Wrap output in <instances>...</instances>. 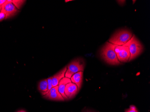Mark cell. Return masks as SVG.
<instances>
[{
	"instance_id": "1",
	"label": "cell",
	"mask_w": 150,
	"mask_h": 112,
	"mask_svg": "<svg viewBox=\"0 0 150 112\" xmlns=\"http://www.w3.org/2000/svg\"><path fill=\"white\" fill-rule=\"evenodd\" d=\"M116 45L107 42L100 51L101 58L107 63L111 65H118L121 63L119 61L115 51Z\"/></svg>"
},
{
	"instance_id": "2",
	"label": "cell",
	"mask_w": 150,
	"mask_h": 112,
	"mask_svg": "<svg viewBox=\"0 0 150 112\" xmlns=\"http://www.w3.org/2000/svg\"><path fill=\"white\" fill-rule=\"evenodd\" d=\"M133 36V33L130 31L122 29L115 32L108 42L115 45L121 46L126 44Z\"/></svg>"
},
{
	"instance_id": "3",
	"label": "cell",
	"mask_w": 150,
	"mask_h": 112,
	"mask_svg": "<svg viewBox=\"0 0 150 112\" xmlns=\"http://www.w3.org/2000/svg\"><path fill=\"white\" fill-rule=\"evenodd\" d=\"M125 45L129 47V50L130 56L129 61L134 59L144 51V46L134 35H133L131 39Z\"/></svg>"
},
{
	"instance_id": "4",
	"label": "cell",
	"mask_w": 150,
	"mask_h": 112,
	"mask_svg": "<svg viewBox=\"0 0 150 112\" xmlns=\"http://www.w3.org/2000/svg\"><path fill=\"white\" fill-rule=\"evenodd\" d=\"M67 67V70L65 74V77L70 79L76 73L84 71L85 67V61L82 58H77L70 62Z\"/></svg>"
},
{
	"instance_id": "5",
	"label": "cell",
	"mask_w": 150,
	"mask_h": 112,
	"mask_svg": "<svg viewBox=\"0 0 150 112\" xmlns=\"http://www.w3.org/2000/svg\"><path fill=\"white\" fill-rule=\"evenodd\" d=\"M119 61L121 62H127L129 61L130 58V53L129 47L125 45L118 46L116 45L115 49Z\"/></svg>"
},
{
	"instance_id": "6",
	"label": "cell",
	"mask_w": 150,
	"mask_h": 112,
	"mask_svg": "<svg viewBox=\"0 0 150 112\" xmlns=\"http://www.w3.org/2000/svg\"><path fill=\"white\" fill-rule=\"evenodd\" d=\"M1 7V11L5 13L7 19L16 15L19 12L15 5L13 4L12 0H6Z\"/></svg>"
},
{
	"instance_id": "7",
	"label": "cell",
	"mask_w": 150,
	"mask_h": 112,
	"mask_svg": "<svg viewBox=\"0 0 150 112\" xmlns=\"http://www.w3.org/2000/svg\"><path fill=\"white\" fill-rule=\"evenodd\" d=\"M43 97L45 99L52 101H65L64 97L58 91V86L52 87L47 94L43 96Z\"/></svg>"
},
{
	"instance_id": "8",
	"label": "cell",
	"mask_w": 150,
	"mask_h": 112,
	"mask_svg": "<svg viewBox=\"0 0 150 112\" xmlns=\"http://www.w3.org/2000/svg\"><path fill=\"white\" fill-rule=\"evenodd\" d=\"M78 87L75 83L71 82L67 84L65 88L64 93L68 100L71 99L78 93Z\"/></svg>"
},
{
	"instance_id": "9",
	"label": "cell",
	"mask_w": 150,
	"mask_h": 112,
	"mask_svg": "<svg viewBox=\"0 0 150 112\" xmlns=\"http://www.w3.org/2000/svg\"><path fill=\"white\" fill-rule=\"evenodd\" d=\"M67 70V67L65 66L59 71L52 76V87L57 86L59 85L61 80L65 77V74Z\"/></svg>"
},
{
	"instance_id": "10",
	"label": "cell",
	"mask_w": 150,
	"mask_h": 112,
	"mask_svg": "<svg viewBox=\"0 0 150 112\" xmlns=\"http://www.w3.org/2000/svg\"><path fill=\"white\" fill-rule=\"evenodd\" d=\"M83 71H80L73 75L70 78L71 82L75 83L78 87V91L81 87L82 82H83Z\"/></svg>"
},
{
	"instance_id": "11",
	"label": "cell",
	"mask_w": 150,
	"mask_h": 112,
	"mask_svg": "<svg viewBox=\"0 0 150 112\" xmlns=\"http://www.w3.org/2000/svg\"><path fill=\"white\" fill-rule=\"evenodd\" d=\"M71 82V81L70 79L66 78V77H64L62 80H61L59 82V85H58V91L60 93L61 95H62V97H64L65 100H68L67 98L65 95V88L67 84Z\"/></svg>"
},
{
	"instance_id": "12",
	"label": "cell",
	"mask_w": 150,
	"mask_h": 112,
	"mask_svg": "<svg viewBox=\"0 0 150 112\" xmlns=\"http://www.w3.org/2000/svg\"><path fill=\"white\" fill-rule=\"evenodd\" d=\"M38 90L41 92L42 95H45L48 93V84L47 79L42 80L39 82L38 85Z\"/></svg>"
},
{
	"instance_id": "13",
	"label": "cell",
	"mask_w": 150,
	"mask_h": 112,
	"mask_svg": "<svg viewBox=\"0 0 150 112\" xmlns=\"http://www.w3.org/2000/svg\"><path fill=\"white\" fill-rule=\"evenodd\" d=\"M26 2V1L23 0H12V3L15 5L18 10L20 9L22 6Z\"/></svg>"
},
{
	"instance_id": "14",
	"label": "cell",
	"mask_w": 150,
	"mask_h": 112,
	"mask_svg": "<svg viewBox=\"0 0 150 112\" xmlns=\"http://www.w3.org/2000/svg\"><path fill=\"white\" fill-rule=\"evenodd\" d=\"M125 112H139L135 106H131L129 108L125 110Z\"/></svg>"
},
{
	"instance_id": "15",
	"label": "cell",
	"mask_w": 150,
	"mask_h": 112,
	"mask_svg": "<svg viewBox=\"0 0 150 112\" xmlns=\"http://www.w3.org/2000/svg\"><path fill=\"white\" fill-rule=\"evenodd\" d=\"M7 19V18L6 13L5 12L1 11L0 12V22Z\"/></svg>"
},
{
	"instance_id": "16",
	"label": "cell",
	"mask_w": 150,
	"mask_h": 112,
	"mask_svg": "<svg viewBox=\"0 0 150 112\" xmlns=\"http://www.w3.org/2000/svg\"><path fill=\"white\" fill-rule=\"evenodd\" d=\"M47 80L48 84V92L53 87H52V77H50V78H48Z\"/></svg>"
},
{
	"instance_id": "17",
	"label": "cell",
	"mask_w": 150,
	"mask_h": 112,
	"mask_svg": "<svg viewBox=\"0 0 150 112\" xmlns=\"http://www.w3.org/2000/svg\"><path fill=\"white\" fill-rule=\"evenodd\" d=\"M118 2L119 4H120L121 3V4H120V5H124L125 3V1H117Z\"/></svg>"
},
{
	"instance_id": "18",
	"label": "cell",
	"mask_w": 150,
	"mask_h": 112,
	"mask_svg": "<svg viewBox=\"0 0 150 112\" xmlns=\"http://www.w3.org/2000/svg\"><path fill=\"white\" fill-rule=\"evenodd\" d=\"M6 0H0V7L1 6L6 2Z\"/></svg>"
},
{
	"instance_id": "19",
	"label": "cell",
	"mask_w": 150,
	"mask_h": 112,
	"mask_svg": "<svg viewBox=\"0 0 150 112\" xmlns=\"http://www.w3.org/2000/svg\"><path fill=\"white\" fill-rule=\"evenodd\" d=\"M17 112H26V111L24 110H18V111H17Z\"/></svg>"
},
{
	"instance_id": "20",
	"label": "cell",
	"mask_w": 150,
	"mask_h": 112,
	"mask_svg": "<svg viewBox=\"0 0 150 112\" xmlns=\"http://www.w3.org/2000/svg\"><path fill=\"white\" fill-rule=\"evenodd\" d=\"M1 6L0 7V12H1Z\"/></svg>"
},
{
	"instance_id": "21",
	"label": "cell",
	"mask_w": 150,
	"mask_h": 112,
	"mask_svg": "<svg viewBox=\"0 0 150 112\" xmlns=\"http://www.w3.org/2000/svg\"><path fill=\"white\" fill-rule=\"evenodd\" d=\"M87 112H91V111H87Z\"/></svg>"
}]
</instances>
